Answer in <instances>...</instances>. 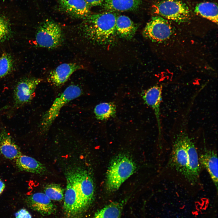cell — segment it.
I'll use <instances>...</instances> for the list:
<instances>
[{
  "label": "cell",
  "instance_id": "obj_25",
  "mask_svg": "<svg viewBox=\"0 0 218 218\" xmlns=\"http://www.w3.org/2000/svg\"><path fill=\"white\" fill-rule=\"evenodd\" d=\"M14 61L11 55L3 53L0 57V79L8 74L12 71Z\"/></svg>",
  "mask_w": 218,
  "mask_h": 218
},
{
  "label": "cell",
  "instance_id": "obj_15",
  "mask_svg": "<svg viewBox=\"0 0 218 218\" xmlns=\"http://www.w3.org/2000/svg\"><path fill=\"white\" fill-rule=\"evenodd\" d=\"M84 68L83 65L76 63L62 64L50 72L48 79L54 85L60 86L65 82L75 71Z\"/></svg>",
  "mask_w": 218,
  "mask_h": 218
},
{
  "label": "cell",
  "instance_id": "obj_4",
  "mask_svg": "<svg viewBox=\"0 0 218 218\" xmlns=\"http://www.w3.org/2000/svg\"><path fill=\"white\" fill-rule=\"evenodd\" d=\"M35 39L38 47L53 49L61 45L64 41V36L58 23L52 20H47L38 27Z\"/></svg>",
  "mask_w": 218,
  "mask_h": 218
},
{
  "label": "cell",
  "instance_id": "obj_2",
  "mask_svg": "<svg viewBox=\"0 0 218 218\" xmlns=\"http://www.w3.org/2000/svg\"><path fill=\"white\" fill-rule=\"evenodd\" d=\"M136 165L128 156L121 154L111 160L107 170L105 187L107 191L113 193L135 172Z\"/></svg>",
  "mask_w": 218,
  "mask_h": 218
},
{
  "label": "cell",
  "instance_id": "obj_29",
  "mask_svg": "<svg viewBox=\"0 0 218 218\" xmlns=\"http://www.w3.org/2000/svg\"><path fill=\"white\" fill-rule=\"evenodd\" d=\"M5 187V184L2 181L0 180V195L2 193Z\"/></svg>",
  "mask_w": 218,
  "mask_h": 218
},
{
  "label": "cell",
  "instance_id": "obj_20",
  "mask_svg": "<svg viewBox=\"0 0 218 218\" xmlns=\"http://www.w3.org/2000/svg\"><path fill=\"white\" fill-rule=\"evenodd\" d=\"M103 5L111 12L135 10L139 7L142 0H104Z\"/></svg>",
  "mask_w": 218,
  "mask_h": 218
},
{
  "label": "cell",
  "instance_id": "obj_12",
  "mask_svg": "<svg viewBox=\"0 0 218 218\" xmlns=\"http://www.w3.org/2000/svg\"><path fill=\"white\" fill-rule=\"evenodd\" d=\"M51 200L44 193L38 192L27 196L25 202L27 206L43 216L54 213L56 207Z\"/></svg>",
  "mask_w": 218,
  "mask_h": 218
},
{
  "label": "cell",
  "instance_id": "obj_21",
  "mask_svg": "<svg viewBox=\"0 0 218 218\" xmlns=\"http://www.w3.org/2000/svg\"><path fill=\"white\" fill-rule=\"evenodd\" d=\"M126 200L112 202L98 210L93 218H121Z\"/></svg>",
  "mask_w": 218,
  "mask_h": 218
},
{
  "label": "cell",
  "instance_id": "obj_3",
  "mask_svg": "<svg viewBox=\"0 0 218 218\" xmlns=\"http://www.w3.org/2000/svg\"><path fill=\"white\" fill-rule=\"evenodd\" d=\"M66 175L64 212L68 218H77L83 211L75 170H69Z\"/></svg>",
  "mask_w": 218,
  "mask_h": 218
},
{
  "label": "cell",
  "instance_id": "obj_6",
  "mask_svg": "<svg viewBox=\"0 0 218 218\" xmlns=\"http://www.w3.org/2000/svg\"><path fill=\"white\" fill-rule=\"evenodd\" d=\"M153 10L155 14L177 22L186 21L190 17L188 6L184 3L177 0L162 1L154 5Z\"/></svg>",
  "mask_w": 218,
  "mask_h": 218
},
{
  "label": "cell",
  "instance_id": "obj_13",
  "mask_svg": "<svg viewBox=\"0 0 218 218\" xmlns=\"http://www.w3.org/2000/svg\"><path fill=\"white\" fill-rule=\"evenodd\" d=\"M162 91L161 86L155 85L146 90L142 96L145 104L152 108L154 111L160 134L161 132L160 106L162 101Z\"/></svg>",
  "mask_w": 218,
  "mask_h": 218
},
{
  "label": "cell",
  "instance_id": "obj_27",
  "mask_svg": "<svg viewBox=\"0 0 218 218\" xmlns=\"http://www.w3.org/2000/svg\"><path fill=\"white\" fill-rule=\"evenodd\" d=\"M15 218H32L31 216L26 210L21 209L15 214Z\"/></svg>",
  "mask_w": 218,
  "mask_h": 218
},
{
  "label": "cell",
  "instance_id": "obj_19",
  "mask_svg": "<svg viewBox=\"0 0 218 218\" xmlns=\"http://www.w3.org/2000/svg\"><path fill=\"white\" fill-rule=\"evenodd\" d=\"M137 27L128 17L121 15L117 17L116 30L117 36L124 39H129L134 35Z\"/></svg>",
  "mask_w": 218,
  "mask_h": 218
},
{
  "label": "cell",
  "instance_id": "obj_22",
  "mask_svg": "<svg viewBox=\"0 0 218 218\" xmlns=\"http://www.w3.org/2000/svg\"><path fill=\"white\" fill-rule=\"evenodd\" d=\"M195 11L201 16L217 24L218 7L215 3L209 2L200 3L196 6Z\"/></svg>",
  "mask_w": 218,
  "mask_h": 218
},
{
  "label": "cell",
  "instance_id": "obj_16",
  "mask_svg": "<svg viewBox=\"0 0 218 218\" xmlns=\"http://www.w3.org/2000/svg\"><path fill=\"white\" fill-rule=\"evenodd\" d=\"M200 162L209 173L217 190L218 189V158L213 150H206L201 155Z\"/></svg>",
  "mask_w": 218,
  "mask_h": 218
},
{
  "label": "cell",
  "instance_id": "obj_28",
  "mask_svg": "<svg viewBox=\"0 0 218 218\" xmlns=\"http://www.w3.org/2000/svg\"><path fill=\"white\" fill-rule=\"evenodd\" d=\"M89 7L97 6L101 5L104 0H84Z\"/></svg>",
  "mask_w": 218,
  "mask_h": 218
},
{
  "label": "cell",
  "instance_id": "obj_10",
  "mask_svg": "<svg viewBox=\"0 0 218 218\" xmlns=\"http://www.w3.org/2000/svg\"><path fill=\"white\" fill-rule=\"evenodd\" d=\"M83 212L87 210L93 201L95 187L93 179L86 170H75Z\"/></svg>",
  "mask_w": 218,
  "mask_h": 218
},
{
  "label": "cell",
  "instance_id": "obj_14",
  "mask_svg": "<svg viewBox=\"0 0 218 218\" xmlns=\"http://www.w3.org/2000/svg\"><path fill=\"white\" fill-rule=\"evenodd\" d=\"M61 9L74 18L84 19L90 14V7L84 0H58Z\"/></svg>",
  "mask_w": 218,
  "mask_h": 218
},
{
  "label": "cell",
  "instance_id": "obj_23",
  "mask_svg": "<svg viewBox=\"0 0 218 218\" xmlns=\"http://www.w3.org/2000/svg\"><path fill=\"white\" fill-rule=\"evenodd\" d=\"M116 110V106L114 103L104 102L97 104L94 108V112L97 119L103 121L114 116Z\"/></svg>",
  "mask_w": 218,
  "mask_h": 218
},
{
  "label": "cell",
  "instance_id": "obj_5",
  "mask_svg": "<svg viewBox=\"0 0 218 218\" xmlns=\"http://www.w3.org/2000/svg\"><path fill=\"white\" fill-rule=\"evenodd\" d=\"M82 93L81 89L78 86L71 85L67 87L55 99L50 107L43 116L40 124L42 130H47L58 116L63 106L80 96Z\"/></svg>",
  "mask_w": 218,
  "mask_h": 218
},
{
  "label": "cell",
  "instance_id": "obj_18",
  "mask_svg": "<svg viewBox=\"0 0 218 218\" xmlns=\"http://www.w3.org/2000/svg\"><path fill=\"white\" fill-rule=\"evenodd\" d=\"M15 160L17 166L21 171L40 175L46 173L45 166L32 157L21 154Z\"/></svg>",
  "mask_w": 218,
  "mask_h": 218
},
{
  "label": "cell",
  "instance_id": "obj_9",
  "mask_svg": "<svg viewBox=\"0 0 218 218\" xmlns=\"http://www.w3.org/2000/svg\"><path fill=\"white\" fill-rule=\"evenodd\" d=\"M187 134L180 133L176 139L172 149L170 164L177 172L185 177L188 164V156L186 144Z\"/></svg>",
  "mask_w": 218,
  "mask_h": 218
},
{
  "label": "cell",
  "instance_id": "obj_7",
  "mask_svg": "<svg viewBox=\"0 0 218 218\" xmlns=\"http://www.w3.org/2000/svg\"><path fill=\"white\" fill-rule=\"evenodd\" d=\"M42 80L40 78H26L18 81L13 91L14 107L19 108L31 102L37 87Z\"/></svg>",
  "mask_w": 218,
  "mask_h": 218
},
{
  "label": "cell",
  "instance_id": "obj_11",
  "mask_svg": "<svg viewBox=\"0 0 218 218\" xmlns=\"http://www.w3.org/2000/svg\"><path fill=\"white\" fill-rule=\"evenodd\" d=\"M186 144L188 156V164L185 178L192 184L197 182L200 172L199 159L194 143L187 134Z\"/></svg>",
  "mask_w": 218,
  "mask_h": 218
},
{
  "label": "cell",
  "instance_id": "obj_8",
  "mask_svg": "<svg viewBox=\"0 0 218 218\" xmlns=\"http://www.w3.org/2000/svg\"><path fill=\"white\" fill-rule=\"evenodd\" d=\"M173 31V27L168 20L157 16L153 17L147 23L143 34L153 41L161 42L169 38Z\"/></svg>",
  "mask_w": 218,
  "mask_h": 218
},
{
  "label": "cell",
  "instance_id": "obj_24",
  "mask_svg": "<svg viewBox=\"0 0 218 218\" xmlns=\"http://www.w3.org/2000/svg\"><path fill=\"white\" fill-rule=\"evenodd\" d=\"M44 190V193L51 200L61 201L64 199V190L58 184L51 183L47 184Z\"/></svg>",
  "mask_w": 218,
  "mask_h": 218
},
{
  "label": "cell",
  "instance_id": "obj_26",
  "mask_svg": "<svg viewBox=\"0 0 218 218\" xmlns=\"http://www.w3.org/2000/svg\"><path fill=\"white\" fill-rule=\"evenodd\" d=\"M11 33V28L7 20L0 16V44L8 39Z\"/></svg>",
  "mask_w": 218,
  "mask_h": 218
},
{
  "label": "cell",
  "instance_id": "obj_17",
  "mask_svg": "<svg viewBox=\"0 0 218 218\" xmlns=\"http://www.w3.org/2000/svg\"><path fill=\"white\" fill-rule=\"evenodd\" d=\"M0 153L10 160L15 159L21 154L19 147L5 130L0 133Z\"/></svg>",
  "mask_w": 218,
  "mask_h": 218
},
{
  "label": "cell",
  "instance_id": "obj_1",
  "mask_svg": "<svg viewBox=\"0 0 218 218\" xmlns=\"http://www.w3.org/2000/svg\"><path fill=\"white\" fill-rule=\"evenodd\" d=\"M117 17L111 12L90 14L80 24V32L84 38L92 43L104 46L112 45L117 36Z\"/></svg>",
  "mask_w": 218,
  "mask_h": 218
}]
</instances>
